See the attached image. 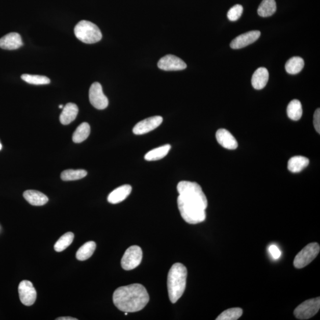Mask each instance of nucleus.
<instances>
[{"label":"nucleus","mask_w":320,"mask_h":320,"mask_svg":"<svg viewBox=\"0 0 320 320\" xmlns=\"http://www.w3.org/2000/svg\"><path fill=\"white\" fill-rule=\"evenodd\" d=\"M310 161L307 157L303 156H294L289 159L288 168L292 173H299L307 167Z\"/></svg>","instance_id":"obj_20"},{"label":"nucleus","mask_w":320,"mask_h":320,"mask_svg":"<svg viewBox=\"0 0 320 320\" xmlns=\"http://www.w3.org/2000/svg\"><path fill=\"white\" fill-rule=\"evenodd\" d=\"M314 125L316 131L320 134V109H317L314 115Z\"/></svg>","instance_id":"obj_32"},{"label":"nucleus","mask_w":320,"mask_h":320,"mask_svg":"<svg viewBox=\"0 0 320 320\" xmlns=\"http://www.w3.org/2000/svg\"><path fill=\"white\" fill-rule=\"evenodd\" d=\"M243 310L240 308H232L228 309L222 312L216 320H237L242 317Z\"/></svg>","instance_id":"obj_30"},{"label":"nucleus","mask_w":320,"mask_h":320,"mask_svg":"<svg viewBox=\"0 0 320 320\" xmlns=\"http://www.w3.org/2000/svg\"><path fill=\"white\" fill-rule=\"evenodd\" d=\"M57 320H77V318H72L70 317H59L56 319Z\"/></svg>","instance_id":"obj_34"},{"label":"nucleus","mask_w":320,"mask_h":320,"mask_svg":"<svg viewBox=\"0 0 320 320\" xmlns=\"http://www.w3.org/2000/svg\"><path fill=\"white\" fill-rule=\"evenodd\" d=\"M243 12V7L241 5H237L232 7L228 12V19L232 21L237 20L242 16Z\"/></svg>","instance_id":"obj_31"},{"label":"nucleus","mask_w":320,"mask_h":320,"mask_svg":"<svg viewBox=\"0 0 320 320\" xmlns=\"http://www.w3.org/2000/svg\"><path fill=\"white\" fill-rule=\"evenodd\" d=\"M23 44L21 36L17 33H10L0 39V48L3 49H17Z\"/></svg>","instance_id":"obj_15"},{"label":"nucleus","mask_w":320,"mask_h":320,"mask_svg":"<svg viewBox=\"0 0 320 320\" xmlns=\"http://www.w3.org/2000/svg\"><path fill=\"white\" fill-rule=\"evenodd\" d=\"M64 106L63 104H61L60 106H59V108L60 109H63Z\"/></svg>","instance_id":"obj_35"},{"label":"nucleus","mask_w":320,"mask_h":320,"mask_svg":"<svg viewBox=\"0 0 320 320\" xmlns=\"http://www.w3.org/2000/svg\"><path fill=\"white\" fill-rule=\"evenodd\" d=\"M188 271L183 264H174L170 269L167 278L170 300L173 304L180 299L186 286Z\"/></svg>","instance_id":"obj_2"},{"label":"nucleus","mask_w":320,"mask_h":320,"mask_svg":"<svg viewBox=\"0 0 320 320\" xmlns=\"http://www.w3.org/2000/svg\"><path fill=\"white\" fill-rule=\"evenodd\" d=\"M74 235L71 232H67L58 240L56 245H54V249L57 252H63L68 247L71 245L73 242Z\"/></svg>","instance_id":"obj_28"},{"label":"nucleus","mask_w":320,"mask_h":320,"mask_svg":"<svg viewBox=\"0 0 320 320\" xmlns=\"http://www.w3.org/2000/svg\"><path fill=\"white\" fill-rule=\"evenodd\" d=\"M96 248L95 242H87L78 249L77 254H76V257H77V260L80 261L87 260L93 255Z\"/></svg>","instance_id":"obj_23"},{"label":"nucleus","mask_w":320,"mask_h":320,"mask_svg":"<svg viewBox=\"0 0 320 320\" xmlns=\"http://www.w3.org/2000/svg\"><path fill=\"white\" fill-rule=\"evenodd\" d=\"M216 138L218 143L222 147L228 149V150H235L238 147L237 140L232 135L225 129H220L217 130Z\"/></svg>","instance_id":"obj_14"},{"label":"nucleus","mask_w":320,"mask_h":320,"mask_svg":"<svg viewBox=\"0 0 320 320\" xmlns=\"http://www.w3.org/2000/svg\"><path fill=\"white\" fill-rule=\"evenodd\" d=\"M25 199L34 206H42L48 202V198L42 192L34 190L25 191L23 194Z\"/></svg>","instance_id":"obj_19"},{"label":"nucleus","mask_w":320,"mask_h":320,"mask_svg":"<svg viewBox=\"0 0 320 320\" xmlns=\"http://www.w3.org/2000/svg\"><path fill=\"white\" fill-rule=\"evenodd\" d=\"M90 134V126L88 123L83 122L77 127L72 136V141L75 143H81L89 137Z\"/></svg>","instance_id":"obj_26"},{"label":"nucleus","mask_w":320,"mask_h":320,"mask_svg":"<svg viewBox=\"0 0 320 320\" xmlns=\"http://www.w3.org/2000/svg\"><path fill=\"white\" fill-rule=\"evenodd\" d=\"M287 114L293 121H297L301 119L303 115V108L299 100L294 99L290 101L287 108Z\"/></svg>","instance_id":"obj_24"},{"label":"nucleus","mask_w":320,"mask_h":320,"mask_svg":"<svg viewBox=\"0 0 320 320\" xmlns=\"http://www.w3.org/2000/svg\"><path fill=\"white\" fill-rule=\"evenodd\" d=\"M162 116H155L148 118L138 122L134 127L133 132L134 134L144 135L152 131L157 128L163 122Z\"/></svg>","instance_id":"obj_12"},{"label":"nucleus","mask_w":320,"mask_h":320,"mask_svg":"<svg viewBox=\"0 0 320 320\" xmlns=\"http://www.w3.org/2000/svg\"><path fill=\"white\" fill-rule=\"evenodd\" d=\"M74 34L79 41L88 44L95 43L102 38V34L95 24L87 20H82L76 25Z\"/></svg>","instance_id":"obj_4"},{"label":"nucleus","mask_w":320,"mask_h":320,"mask_svg":"<svg viewBox=\"0 0 320 320\" xmlns=\"http://www.w3.org/2000/svg\"><path fill=\"white\" fill-rule=\"evenodd\" d=\"M177 205L181 217L187 223L197 224L205 220V209L198 203L188 201L179 196Z\"/></svg>","instance_id":"obj_3"},{"label":"nucleus","mask_w":320,"mask_h":320,"mask_svg":"<svg viewBox=\"0 0 320 320\" xmlns=\"http://www.w3.org/2000/svg\"><path fill=\"white\" fill-rule=\"evenodd\" d=\"M177 189L179 195L208 202L202 188L197 183L181 181L177 184Z\"/></svg>","instance_id":"obj_8"},{"label":"nucleus","mask_w":320,"mask_h":320,"mask_svg":"<svg viewBox=\"0 0 320 320\" xmlns=\"http://www.w3.org/2000/svg\"><path fill=\"white\" fill-rule=\"evenodd\" d=\"M320 308V298H312L298 305L294 311L295 317L299 319H308L314 317Z\"/></svg>","instance_id":"obj_6"},{"label":"nucleus","mask_w":320,"mask_h":320,"mask_svg":"<svg viewBox=\"0 0 320 320\" xmlns=\"http://www.w3.org/2000/svg\"><path fill=\"white\" fill-rule=\"evenodd\" d=\"M85 170H66L61 173V179L64 181H73L83 179L87 176Z\"/></svg>","instance_id":"obj_27"},{"label":"nucleus","mask_w":320,"mask_h":320,"mask_svg":"<svg viewBox=\"0 0 320 320\" xmlns=\"http://www.w3.org/2000/svg\"><path fill=\"white\" fill-rule=\"evenodd\" d=\"M78 114V108L74 103H68L63 108L60 120L62 124L67 125L74 121Z\"/></svg>","instance_id":"obj_17"},{"label":"nucleus","mask_w":320,"mask_h":320,"mask_svg":"<svg viewBox=\"0 0 320 320\" xmlns=\"http://www.w3.org/2000/svg\"><path fill=\"white\" fill-rule=\"evenodd\" d=\"M89 99L92 106L99 110H103L108 106L109 100L104 95L102 87L99 83H94L89 90Z\"/></svg>","instance_id":"obj_9"},{"label":"nucleus","mask_w":320,"mask_h":320,"mask_svg":"<svg viewBox=\"0 0 320 320\" xmlns=\"http://www.w3.org/2000/svg\"><path fill=\"white\" fill-rule=\"evenodd\" d=\"M171 149V145L169 144L163 145L162 147L153 149L145 155V159L147 161H157L165 157L169 153Z\"/></svg>","instance_id":"obj_21"},{"label":"nucleus","mask_w":320,"mask_h":320,"mask_svg":"<svg viewBox=\"0 0 320 320\" xmlns=\"http://www.w3.org/2000/svg\"><path fill=\"white\" fill-rule=\"evenodd\" d=\"M304 67V61L300 57H294L286 62L285 70L290 74H297L303 70Z\"/></svg>","instance_id":"obj_22"},{"label":"nucleus","mask_w":320,"mask_h":320,"mask_svg":"<svg viewBox=\"0 0 320 320\" xmlns=\"http://www.w3.org/2000/svg\"><path fill=\"white\" fill-rule=\"evenodd\" d=\"M261 33L259 31H252L240 35L232 40L231 42V48L238 49L245 48L252 43L255 42L260 38Z\"/></svg>","instance_id":"obj_13"},{"label":"nucleus","mask_w":320,"mask_h":320,"mask_svg":"<svg viewBox=\"0 0 320 320\" xmlns=\"http://www.w3.org/2000/svg\"><path fill=\"white\" fill-rule=\"evenodd\" d=\"M143 259V251L138 246L129 247L123 254L121 260L122 267L125 271H130L139 266Z\"/></svg>","instance_id":"obj_7"},{"label":"nucleus","mask_w":320,"mask_h":320,"mask_svg":"<svg viewBox=\"0 0 320 320\" xmlns=\"http://www.w3.org/2000/svg\"><path fill=\"white\" fill-rule=\"evenodd\" d=\"M320 247L317 243H311L305 246L298 253L294 260V265L297 269H302L313 261L319 253Z\"/></svg>","instance_id":"obj_5"},{"label":"nucleus","mask_w":320,"mask_h":320,"mask_svg":"<svg viewBox=\"0 0 320 320\" xmlns=\"http://www.w3.org/2000/svg\"><path fill=\"white\" fill-rule=\"evenodd\" d=\"M158 67L165 71H180L186 69L187 65L179 57L167 55L159 60Z\"/></svg>","instance_id":"obj_11"},{"label":"nucleus","mask_w":320,"mask_h":320,"mask_svg":"<svg viewBox=\"0 0 320 320\" xmlns=\"http://www.w3.org/2000/svg\"><path fill=\"white\" fill-rule=\"evenodd\" d=\"M269 252L271 254V255L274 259H278L281 255V251L278 249L277 246L275 245H272L269 247Z\"/></svg>","instance_id":"obj_33"},{"label":"nucleus","mask_w":320,"mask_h":320,"mask_svg":"<svg viewBox=\"0 0 320 320\" xmlns=\"http://www.w3.org/2000/svg\"><path fill=\"white\" fill-rule=\"evenodd\" d=\"M2 145L1 143H0V150H2Z\"/></svg>","instance_id":"obj_36"},{"label":"nucleus","mask_w":320,"mask_h":320,"mask_svg":"<svg viewBox=\"0 0 320 320\" xmlns=\"http://www.w3.org/2000/svg\"><path fill=\"white\" fill-rule=\"evenodd\" d=\"M269 77V72L266 68H258L252 76V85L253 88L256 90L263 89L267 85Z\"/></svg>","instance_id":"obj_18"},{"label":"nucleus","mask_w":320,"mask_h":320,"mask_svg":"<svg viewBox=\"0 0 320 320\" xmlns=\"http://www.w3.org/2000/svg\"><path fill=\"white\" fill-rule=\"evenodd\" d=\"M25 82L34 85H45L50 83V80L45 76L24 74L21 76Z\"/></svg>","instance_id":"obj_29"},{"label":"nucleus","mask_w":320,"mask_h":320,"mask_svg":"<svg viewBox=\"0 0 320 320\" xmlns=\"http://www.w3.org/2000/svg\"><path fill=\"white\" fill-rule=\"evenodd\" d=\"M276 11L275 0H263L258 8L257 13L260 16L266 17L272 16Z\"/></svg>","instance_id":"obj_25"},{"label":"nucleus","mask_w":320,"mask_h":320,"mask_svg":"<svg viewBox=\"0 0 320 320\" xmlns=\"http://www.w3.org/2000/svg\"><path fill=\"white\" fill-rule=\"evenodd\" d=\"M19 294L20 301L26 306H31L35 303L36 300V289L30 281H21L19 286Z\"/></svg>","instance_id":"obj_10"},{"label":"nucleus","mask_w":320,"mask_h":320,"mask_svg":"<svg viewBox=\"0 0 320 320\" xmlns=\"http://www.w3.org/2000/svg\"><path fill=\"white\" fill-rule=\"evenodd\" d=\"M150 300L148 293L139 283L120 287L113 296V301L119 310L126 312L140 311L146 306Z\"/></svg>","instance_id":"obj_1"},{"label":"nucleus","mask_w":320,"mask_h":320,"mask_svg":"<svg viewBox=\"0 0 320 320\" xmlns=\"http://www.w3.org/2000/svg\"><path fill=\"white\" fill-rule=\"evenodd\" d=\"M132 192V187L129 184L123 185L115 189L108 196V201L112 204H116L124 201Z\"/></svg>","instance_id":"obj_16"}]
</instances>
